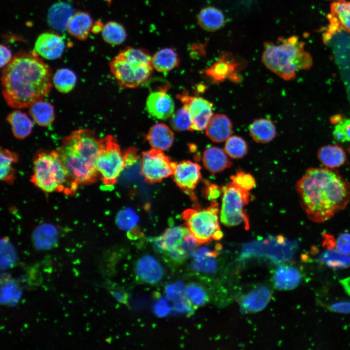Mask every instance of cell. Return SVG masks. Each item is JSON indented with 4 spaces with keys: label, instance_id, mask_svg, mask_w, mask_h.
<instances>
[{
    "label": "cell",
    "instance_id": "8992f818",
    "mask_svg": "<svg viewBox=\"0 0 350 350\" xmlns=\"http://www.w3.org/2000/svg\"><path fill=\"white\" fill-rule=\"evenodd\" d=\"M31 181L48 193L66 191L69 187L74 191L77 186L70 180L56 151L37 153L33 160Z\"/></svg>",
    "mask_w": 350,
    "mask_h": 350
},
{
    "label": "cell",
    "instance_id": "f907efd6",
    "mask_svg": "<svg viewBox=\"0 0 350 350\" xmlns=\"http://www.w3.org/2000/svg\"><path fill=\"white\" fill-rule=\"evenodd\" d=\"M154 308L156 315L159 316H164L168 315L171 310L168 301L164 298L158 300L155 304Z\"/></svg>",
    "mask_w": 350,
    "mask_h": 350
},
{
    "label": "cell",
    "instance_id": "7a4b0ae2",
    "mask_svg": "<svg viewBox=\"0 0 350 350\" xmlns=\"http://www.w3.org/2000/svg\"><path fill=\"white\" fill-rule=\"evenodd\" d=\"M296 188L307 217L315 223L329 220L350 202V183L334 169L308 168Z\"/></svg>",
    "mask_w": 350,
    "mask_h": 350
},
{
    "label": "cell",
    "instance_id": "d6a6232c",
    "mask_svg": "<svg viewBox=\"0 0 350 350\" xmlns=\"http://www.w3.org/2000/svg\"><path fill=\"white\" fill-rule=\"evenodd\" d=\"M33 241L35 247L38 249H50L57 242L56 230L51 226L42 225L35 231Z\"/></svg>",
    "mask_w": 350,
    "mask_h": 350
},
{
    "label": "cell",
    "instance_id": "f1b7e54d",
    "mask_svg": "<svg viewBox=\"0 0 350 350\" xmlns=\"http://www.w3.org/2000/svg\"><path fill=\"white\" fill-rule=\"evenodd\" d=\"M7 120L11 126L13 135L17 139H24L32 132L33 122L24 112L15 110L8 114Z\"/></svg>",
    "mask_w": 350,
    "mask_h": 350
},
{
    "label": "cell",
    "instance_id": "1f68e13d",
    "mask_svg": "<svg viewBox=\"0 0 350 350\" xmlns=\"http://www.w3.org/2000/svg\"><path fill=\"white\" fill-rule=\"evenodd\" d=\"M323 264L333 269L346 268L350 266V256L342 253L335 247L326 248L317 257Z\"/></svg>",
    "mask_w": 350,
    "mask_h": 350
},
{
    "label": "cell",
    "instance_id": "e575fe53",
    "mask_svg": "<svg viewBox=\"0 0 350 350\" xmlns=\"http://www.w3.org/2000/svg\"><path fill=\"white\" fill-rule=\"evenodd\" d=\"M76 79V76L72 70L63 68L57 70L53 75L52 84L58 91L67 93L74 88Z\"/></svg>",
    "mask_w": 350,
    "mask_h": 350
},
{
    "label": "cell",
    "instance_id": "9c48e42d",
    "mask_svg": "<svg viewBox=\"0 0 350 350\" xmlns=\"http://www.w3.org/2000/svg\"><path fill=\"white\" fill-rule=\"evenodd\" d=\"M222 200L220 220L224 225L232 227L243 223L246 229L249 227V220L244 208L248 204L250 194L232 182L222 188Z\"/></svg>",
    "mask_w": 350,
    "mask_h": 350
},
{
    "label": "cell",
    "instance_id": "484cf974",
    "mask_svg": "<svg viewBox=\"0 0 350 350\" xmlns=\"http://www.w3.org/2000/svg\"><path fill=\"white\" fill-rule=\"evenodd\" d=\"M197 20L198 25L208 32H214L220 29L225 23L223 12L213 6L202 8L199 12Z\"/></svg>",
    "mask_w": 350,
    "mask_h": 350
},
{
    "label": "cell",
    "instance_id": "8fae6325",
    "mask_svg": "<svg viewBox=\"0 0 350 350\" xmlns=\"http://www.w3.org/2000/svg\"><path fill=\"white\" fill-rule=\"evenodd\" d=\"M245 65V62L242 58L230 52H223L220 54L217 61L209 68L203 70V72L217 83L223 82L228 78L237 81L239 78L236 74Z\"/></svg>",
    "mask_w": 350,
    "mask_h": 350
},
{
    "label": "cell",
    "instance_id": "4316f807",
    "mask_svg": "<svg viewBox=\"0 0 350 350\" xmlns=\"http://www.w3.org/2000/svg\"><path fill=\"white\" fill-rule=\"evenodd\" d=\"M249 134L257 142L266 143L273 140L276 136V128L268 119L260 118L254 120L249 126Z\"/></svg>",
    "mask_w": 350,
    "mask_h": 350
},
{
    "label": "cell",
    "instance_id": "74e56055",
    "mask_svg": "<svg viewBox=\"0 0 350 350\" xmlns=\"http://www.w3.org/2000/svg\"><path fill=\"white\" fill-rule=\"evenodd\" d=\"M224 150L230 158H240L247 154L248 146L246 142L242 138L232 136L226 140Z\"/></svg>",
    "mask_w": 350,
    "mask_h": 350
},
{
    "label": "cell",
    "instance_id": "c3c4849f",
    "mask_svg": "<svg viewBox=\"0 0 350 350\" xmlns=\"http://www.w3.org/2000/svg\"><path fill=\"white\" fill-rule=\"evenodd\" d=\"M185 289L184 285L181 282L168 285L166 288V295L167 297L173 300L176 296L185 294Z\"/></svg>",
    "mask_w": 350,
    "mask_h": 350
},
{
    "label": "cell",
    "instance_id": "7402d4cb",
    "mask_svg": "<svg viewBox=\"0 0 350 350\" xmlns=\"http://www.w3.org/2000/svg\"><path fill=\"white\" fill-rule=\"evenodd\" d=\"M146 138L149 143L154 149L160 151L170 148L174 140L172 131L163 123H157L152 126Z\"/></svg>",
    "mask_w": 350,
    "mask_h": 350
},
{
    "label": "cell",
    "instance_id": "d590c367",
    "mask_svg": "<svg viewBox=\"0 0 350 350\" xmlns=\"http://www.w3.org/2000/svg\"><path fill=\"white\" fill-rule=\"evenodd\" d=\"M102 32L104 40L111 45H118L122 43L127 36L124 27L115 21L108 22L104 26Z\"/></svg>",
    "mask_w": 350,
    "mask_h": 350
},
{
    "label": "cell",
    "instance_id": "2e32d148",
    "mask_svg": "<svg viewBox=\"0 0 350 350\" xmlns=\"http://www.w3.org/2000/svg\"><path fill=\"white\" fill-rule=\"evenodd\" d=\"M135 270L137 276L140 280L150 284L158 282L163 275L159 262L149 255L140 258L136 263Z\"/></svg>",
    "mask_w": 350,
    "mask_h": 350
},
{
    "label": "cell",
    "instance_id": "52a82bcc",
    "mask_svg": "<svg viewBox=\"0 0 350 350\" xmlns=\"http://www.w3.org/2000/svg\"><path fill=\"white\" fill-rule=\"evenodd\" d=\"M219 208L217 202L211 200L210 206L206 209H189L181 214L187 228L199 244L223 237L218 222Z\"/></svg>",
    "mask_w": 350,
    "mask_h": 350
},
{
    "label": "cell",
    "instance_id": "d6986e66",
    "mask_svg": "<svg viewBox=\"0 0 350 350\" xmlns=\"http://www.w3.org/2000/svg\"><path fill=\"white\" fill-rule=\"evenodd\" d=\"M190 232L187 227L175 226L168 228L156 241V245L160 250L168 253L178 249L186 236Z\"/></svg>",
    "mask_w": 350,
    "mask_h": 350
},
{
    "label": "cell",
    "instance_id": "e0dca14e",
    "mask_svg": "<svg viewBox=\"0 0 350 350\" xmlns=\"http://www.w3.org/2000/svg\"><path fill=\"white\" fill-rule=\"evenodd\" d=\"M232 128V123L227 115L217 113L210 119L205 129L206 135L212 141L221 142L230 137Z\"/></svg>",
    "mask_w": 350,
    "mask_h": 350
},
{
    "label": "cell",
    "instance_id": "4fadbf2b",
    "mask_svg": "<svg viewBox=\"0 0 350 350\" xmlns=\"http://www.w3.org/2000/svg\"><path fill=\"white\" fill-rule=\"evenodd\" d=\"M200 169L197 163L183 160L175 164L172 175L176 185L193 199L195 198L193 191L201 179Z\"/></svg>",
    "mask_w": 350,
    "mask_h": 350
},
{
    "label": "cell",
    "instance_id": "7bdbcfd3",
    "mask_svg": "<svg viewBox=\"0 0 350 350\" xmlns=\"http://www.w3.org/2000/svg\"><path fill=\"white\" fill-rule=\"evenodd\" d=\"M17 259L15 248L5 238L1 241L0 268L6 269L15 264Z\"/></svg>",
    "mask_w": 350,
    "mask_h": 350
},
{
    "label": "cell",
    "instance_id": "11a10c76",
    "mask_svg": "<svg viewBox=\"0 0 350 350\" xmlns=\"http://www.w3.org/2000/svg\"><path fill=\"white\" fill-rule=\"evenodd\" d=\"M112 294L118 300L121 302L124 300L122 294L118 291H112Z\"/></svg>",
    "mask_w": 350,
    "mask_h": 350
},
{
    "label": "cell",
    "instance_id": "bcb514c9",
    "mask_svg": "<svg viewBox=\"0 0 350 350\" xmlns=\"http://www.w3.org/2000/svg\"><path fill=\"white\" fill-rule=\"evenodd\" d=\"M174 307L178 312L191 314L194 307L187 298L185 294H181L175 297L173 299Z\"/></svg>",
    "mask_w": 350,
    "mask_h": 350
},
{
    "label": "cell",
    "instance_id": "cb8c5ba5",
    "mask_svg": "<svg viewBox=\"0 0 350 350\" xmlns=\"http://www.w3.org/2000/svg\"><path fill=\"white\" fill-rule=\"evenodd\" d=\"M217 255V251H212L206 247L196 248L192 255L193 262L191 266L197 271L213 273L217 269L215 258Z\"/></svg>",
    "mask_w": 350,
    "mask_h": 350
},
{
    "label": "cell",
    "instance_id": "ac0fdd59",
    "mask_svg": "<svg viewBox=\"0 0 350 350\" xmlns=\"http://www.w3.org/2000/svg\"><path fill=\"white\" fill-rule=\"evenodd\" d=\"M276 288L281 290H289L297 287L301 280L299 270L289 264H282L275 270L273 277Z\"/></svg>",
    "mask_w": 350,
    "mask_h": 350
},
{
    "label": "cell",
    "instance_id": "30bf717a",
    "mask_svg": "<svg viewBox=\"0 0 350 350\" xmlns=\"http://www.w3.org/2000/svg\"><path fill=\"white\" fill-rule=\"evenodd\" d=\"M140 163L141 175L151 183L160 182L172 175L176 164L162 151L154 148L142 152Z\"/></svg>",
    "mask_w": 350,
    "mask_h": 350
},
{
    "label": "cell",
    "instance_id": "f35d334b",
    "mask_svg": "<svg viewBox=\"0 0 350 350\" xmlns=\"http://www.w3.org/2000/svg\"><path fill=\"white\" fill-rule=\"evenodd\" d=\"M169 123L171 127L176 131L190 130L192 120L188 109L184 106L170 116Z\"/></svg>",
    "mask_w": 350,
    "mask_h": 350
},
{
    "label": "cell",
    "instance_id": "5bb4252c",
    "mask_svg": "<svg viewBox=\"0 0 350 350\" xmlns=\"http://www.w3.org/2000/svg\"><path fill=\"white\" fill-rule=\"evenodd\" d=\"M167 87L159 88L152 92L148 96L146 107L148 113L158 119L164 120L173 114L175 109L174 102L167 93Z\"/></svg>",
    "mask_w": 350,
    "mask_h": 350
},
{
    "label": "cell",
    "instance_id": "44dd1931",
    "mask_svg": "<svg viewBox=\"0 0 350 350\" xmlns=\"http://www.w3.org/2000/svg\"><path fill=\"white\" fill-rule=\"evenodd\" d=\"M271 296V292L267 287L258 286L242 297L241 307L247 312L260 311L268 303Z\"/></svg>",
    "mask_w": 350,
    "mask_h": 350
},
{
    "label": "cell",
    "instance_id": "603a6c76",
    "mask_svg": "<svg viewBox=\"0 0 350 350\" xmlns=\"http://www.w3.org/2000/svg\"><path fill=\"white\" fill-rule=\"evenodd\" d=\"M93 25L90 15L86 12L78 11L69 19L66 30L73 37L80 40L86 39Z\"/></svg>",
    "mask_w": 350,
    "mask_h": 350
},
{
    "label": "cell",
    "instance_id": "83f0119b",
    "mask_svg": "<svg viewBox=\"0 0 350 350\" xmlns=\"http://www.w3.org/2000/svg\"><path fill=\"white\" fill-rule=\"evenodd\" d=\"M73 10L68 3L59 2L53 4L48 14V21L53 28L64 31L66 29L68 22L73 15Z\"/></svg>",
    "mask_w": 350,
    "mask_h": 350
},
{
    "label": "cell",
    "instance_id": "ba28073f",
    "mask_svg": "<svg viewBox=\"0 0 350 350\" xmlns=\"http://www.w3.org/2000/svg\"><path fill=\"white\" fill-rule=\"evenodd\" d=\"M100 149L96 161V167L104 184L113 186L124 167L126 166L123 154L116 139L107 135L99 139Z\"/></svg>",
    "mask_w": 350,
    "mask_h": 350
},
{
    "label": "cell",
    "instance_id": "4dcf8cb0",
    "mask_svg": "<svg viewBox=\"0 0 350 350\" xmlns=\"http://www.w3.org/2000/svg\"><path fill=\"white\" fill-rule=\"evenodd\" d=\"M28 108L30 116L34 121L40 126H48L54 119L53 106L44 100L34 103Z\"/></svg>",
    "mask_w": 350,
    "mask_h": 350
},
{
    "label": "cell",
    "instance_id": "9f6ffc18",
    "mask_svg": "<svg viewBox=\"0 0 350 350\" xmlns=\"http://www.w3.org/2000/svg\"><path fill=\"white\" fill-rule=\"evenodd\" d=\"M347 291H348V292L350 293V289H348V290H347Z\"/></svg>",
    "mask_w": 350,
    "mask_h": 350
},
{
    "label": "cell",
    "instance_id": "d4e9b609",
    "mask_svg": "<svg viewBox=\"0 0 350 350\" xmlns=\"http://www.w3.org/2000/svg\"><path fill=\"white\" fill-rule=\"evenodd\" d=\"M317 158L324 166L331 169L342 166L347 159L343 148L337 145H327L321 147L317 152Z\"/></svg>",
    "mask_w": 350,
    "mask_h": 350
},
{
    "label": "cell",
    "instance_id": "6da1fadb",
    "mask_svg": "<svg viewBox=\"0 0 350 350\" xmlns=\"http://www.w3.org/2000/svg\"><path fill=\"white\" fill-rule=\"evenodd\" d=\"M52 76L50 67L35 52H19L2 71L3 97L12 108L29 107L49 93Z\"/></svg>",
    "mask_w": 350,
    "mask_h": 350
},
{
    "label": "cell",
    "instance_id": "3957f363",
    "mask_svg": "<svg viewBox=\"0 0 350 350\" xmlns=\"http://www.w3.org/2000/svg\"><path fill=\"white\" fill-rule=\"evenodd\" d=\"M99 139L88 129H80L65 137L56 150L71 181L76 186L94 182L99 176L96 161Z\"/></svg>",
    "mask_w": 350,
    "mask_h": 350
},
{
    "label": "cell",
    "instance_id": "f6af8a7d",
    "mask_svg": "<svg viewBox=\"0 0 350 350\" xmlns=\"http://www.w3.org/2000/svg\"><path fill=\"white\" fill-rule=\"evenodd\" d=\"M333 136L338 141H350V119L342 120L334 127Z\"/></svg>",
    "mask_w": 350,
    "mask_h": 350
},
{
    "label": "cell",
    "instance_id": "9a60e30c",
    "mask_svg": "<svg viewBox=\"0 0 350 350\" xmlns=\"http://www.w3.org/2000/svg\"><path fill=\"white\" fill-rule=\"evenodd\" d=\"M64 48L65 43L61 36L56 34L45 32L37 37L34 52L46 59L53 60L62 55Z\"/></svg>",
    "mask_w": 350,
    "mask_h": 350
},
{
    "label": "cell",
    "instance_id": "f5cc1de1",
    "mask_svg": "<svg viewBox=\"0 0 350 350\" xmlns=\"http://www.w3.org/2000/svg\"><path fill=\"white\" fill-rule=\"evenodd\" d=\"M11 51L5 46L0 45V67H4L12 59Z\"/></svg>",
    "mask_w": 350,
    "mask_h": 350
},
{
    "label": "cell",
    "instance_id": "b9f144b4",
    "mask_svg": "<svg viewBox=\"0 0 350 350\" xmlns=\"http://www.w3.org/2000/svg\"><path fill=\"white\" fill-rule=\"evenodd\" d=\"M185 295L194 307L201 306L209 300L206 290L201 285L196 283L188 285L185 289Z\"/></svg>",
    "mask_w": 350,
    "mask_h": 350
},
{
    "label": "cell",
    "instance_id": "60d3db41",
    "mask_svg": "<svg viewBox=\"0 0 350 350\" xmlns=\"http://www.w3.org/2000/svg\"><path fill=\"white\" fill-rule=\"evenodd\" d=\"M139 216L136 212L130 208H126L120 210L116 217V224L121 229L131 231L138 225Z\"/></svg>",
    "mask_w": 350,
    "mask_h": 350
},
{
    "label": "cell",
    "instance_id": "db71d44e",
    "mask_svg": "<svg viewBox=\"0 0 350 350\" xmlns=\"http://www.w3.org/2000/svg\"><path fill=\"white\" fill-rule=\"evenodd\" d=\"M104 26L101 22L98 21L92 25L91 31L94 33H98L102 31Z\"/></svg>",
    "mask_w": 350,
    "mask_h": 350
},
{
    "label": "cell",
    "instance_id": "7c38bea8",
    "mask_svg": "<svg viewBox=\"0 0 350 350\" xmlns=\"http://www.w3.org/2000/svg\"><path fill=\"white\" fill-rule=\"evenodd\" d=\"M177 97L189 112L192 120L191 131L205 129L212 116V104L202 97L186 94L178 95Z\"/></svg>",
    "mask_w": 350,
    "mask_h": 350
},
{
    "label": "cell",
    "instance_id": "7dc6e473",
    "mask_svg": "<svg viewBox=\"0 0 350 350\" xmlns=\"http://www.w3.org/2000/svg\"><path fill=\"white\" fill-rule=\"evenodd\" d=\"M335 248L340 252L350 255V233H343L339 235L335 242Z\"/></svg>",
    "mask_w": 350,
    "mask_h": 350
},
{
    "label": "cell",
    "instance_id": "277c9868",
    "mask_svg": "<svg viewBox=\"0 0 350 350\" xmlns=\"http://www.w3.org/2000/svg\"><path fill=\"white\" fill-rule=\"evenodd\" d=\"M279 40V44L264 43L262 61L268 70L284 80H290L298 71L311 68L312 57L297 36L280 37Z\"/></svg>",
    "mask_w": 350,
    "mask_h": 350
},
{
    "label": "cell",
    "instance_id": "816d5d0a",
    "mask_svg": "<svg viewBox=\"0 0 350 350\" xmlns=\"http://www.w3.org/2000/svg\"><path fill=\"white\" fill-rule=\"evenodd\" d=\"M204 194L210 200H214L222 194V188L215 184L208 183L204 191Z\"/></svg>",
    "mask_w": 350,
    "mask_h": 350
},
{
    "label": "cell",
    "instance_id": "836d02e7",
    "mask_svg": "<svg viewBox=\"0 0 350 350\" xmlns=\"http://www.w3.org/2000/svg\"><path fill=\"white\" fill-rule=\"evenodd\" d=\"M330 15L346 32L350 33V1L336 0L331 4Z\"/></svg>",
    "mask_w": 350,
    "mask_h": 350
},
{
    "label": "cell",
    "instance_id": "5b68a950",
    "mask_svg": "<svg viewBox=\"0 0 350 350\" xmlns=\"http://www.w3.org/2000/svg\"><path fill=\"white\" fill-rule=\"evenodd\" d=\"M110 70L122 88H135L151 78L153 66L147 51L127 47L110 63Z\"/></svg>",
    "mask_w": 350,
    "mask_h": 350
},
{
    "label": "cell",
    "instance_id": "ee69618b",
    "mask_svg": "<svg viewBox=\"0 0 350 350\" xmlns=\"http://www.w3.org/2000/svg\"><path fill=\"white\" fill-rule=\"evenodd\" d=\"M230 178L232 183L246 191L250 190L255 185L256 182L253 176L242 171H237Z\"/></svg>",
    "mask_w": 350,
    "mask_h": 350
},
{
    "label": "cell",
    "instance_id": "f546056e",
    "mask_svg": "<svg viewBox=\"0 0 350 350\" xmlns=\"http://www.w3.org/2000/svg\"><path fill=\"white\" fill-rule=\"evenodd\" d=\"M179 58L172 48H165L157 52L152 57L153 68L159 72H168L178 66Z\"/></svg>",
    "mask_w": 350,
    "mask_h": 350
},
{
    "label": "cell",
    "instance_id": "8d00e7d4",
    "mask_svg": "<svg viewBox=\"0 0 350 350\" xmlns=\"http://www.w3.org/2000/svg\"><path fill=\"white\" fill-rule=\"evenodd\" d=\"M0 157V178L7 183H11L14 175L12 165L17 160V156L9 150L1 149Z\"/></svg>",
    "mask_w": 350,
    "mask_h": 350
},
{
    "label": "cell",
    "instance_id": "ffe728a7",
    "mask_svg": "<svg viewBox=\"0 0 350 350\" xmlns=\"http://www.w3.org/2000/svg\"><path fill=\"white\" fill-rule=\"evenodd\" d=\"M225 150L216 146L207 148L202 156L205 168L212 174L230 167L232 162Z\"/></svg>",
    "mask_w": 350,
    "mask_h": 350
},
{
    "label": "cell",
    "instance_id": "ab89813d",
    "mask_svg": "<svg viewBox=\"0 0 350 350\" xmlns=\"http://www.w3.org/2000/svg\"><path fill=\"white\" fill-rule=\"evenodd\" d=\"M21 297V291L13 280H7L3 283L0 289V302L11 306L18 303Z\"/></svg>",
    "mask_w": 350,
    "mask_h": 350
},
{
    "label": "cell",
    "instance_id": "681fc988",
    "mask_svg": "<svg viewBox=\"0 0 350 350\" xmlns=\"http://www.w3.org/2000/svg\"><path fill=\"white\" fill-rule=\"evenodd\" d=\"M329 309L331 311L342 314L350 313V301L340 300L331 304Z\"/></svg>",
    "mask_w": 350,
    "mask_h": 350
}]
</instances>
